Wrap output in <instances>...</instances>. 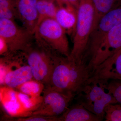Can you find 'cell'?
Segmentation results:
<instances>
[{
  "label": "cell",
  "instance_id": "cell-6",
  "mask_svg": "<svg viewBox=\"0 0 121 121\" xmlns=\"http://www.w3.org/2000/svg\"><path fill=\"white\" fill-rule=\"evenodd\" d=\"M56 53L37 43L36 45L32 44L22 52L30 67L33 78L43 84L45 87L50 86L54 56Z\"/></svg>",
  "mask_w": 121,
  "mask_h": 121
},
{
  "label": "cell",
  "instance_id": "cell-9",
  "mask_svg": "<svg viewBox=\"0 0 121 121\" xmlns=\"http://www.w3.org/2000/svg\"><path fill=\"white\" fill-rule=\"evenodd\" d=\"M121 23V4L104 15L91 33L83 58L86 64L92 57L106 35L113 28Z\"/></svg>",
  "mask_w": 121,
  "mask_h": 121
},
{
  "label": "cell",
  "instance_id": "cell-12",
  "mask_svg": "<svg viewBox=\"0 0 121 121\" xmlns=\"http://www.w3.org/2000/svg\"><path fill=\"white\" fill-rule=\"evenodd\" d=\"M121 80V48L96 68L90 81Z\"/></svg>",
  "mask_w": 121,
  "mask_h": 121
},
{
  "label": "cell",
  "instance_id": "cell-19",
  "mask_svg": "<svg viewBox=\"0 0 121 121\" xmlns=\"http://www.w3.org/2000/svg\"><path fill=\"white\" fill-rule=\"evenodd\" d=\"M18 18L15 0L0 1V19L15 20Z\"/></svg>",
  "mask_w": 121,
  "mask_h": 121
},
{
  "label": "cell",
  "instance_id": "cell-1",
  "mask_svg": "<svg viewBox=\"0 0 121 121\" xmlns=\"http://www.w3.org/2000/svg\"><path fill=\"white\" fill-rule=\"evenodd\" d=\"M92 74L86 64L56 53L49 86L74 99L89 82Z\"/></svg>",
  "mask_w": 121,
  "mask_h": 121
},
{
  "label": "cell",
  "instance_id": "cell-16",
  "mask_svg": "<svg viewBox=\"0 0 121 121\" xmlns=\"http://www.w3.org/2000/svg\"><path fill=\"white\" fill-rule=\"evenodd\" d=\"M93 4L94 17L91 31L103 17L121 4V2L119 0H93Z\"/></svg>",
  "mask_w": 121,
  "mask_h": 121
},
{
  "label": "cell",
  "instance_id": "cell-27",
  "mask_svg": "<svg viewBox=\"0 0 121 121\" xmlns=\"http://www.w3.org/2000/svg\"><path fill=\"white\" fill-rule=\"evenodd\" d=\"M119 1H120V2H121V0H119Z\"/></svg>",
  "mask_w": 121,
  "mask_h": 121
},
{
  "label": "cell",
  "instance_id": "cell-24",
  "mask_svg": "<svg viewBox=\"0 0 121 121\" xmlns=\"http://www.w3.org/2000/svg\"><path fill=\"white\" fill-rule=\"evenodd\" d=\"M56 0L58 1L59 2L67 3V4H71L77 9L79 6L80 1V0Z\"/></svg>",
  "mask_w": 121,
  "mask_h": 121
},
{
  "label": "cell",
  "instance_id": "cell-15",
  "mask_svg": "<svg viewBox=\"0 0 121 121\" xmlns=\"http://www.w3.org/2000/svg\"><path fill=\"white\" fill-rule=\"evenodd\" d=\"M58 121H101L102 118L91 112L84 106L76 102L58 117Z\"/></svg>",
  "mask_w": 121,
  "mask_h": 121
},
{
  "label": "cell",
  "instance_id": "cell-25",
  "mask_svg": "<svg viewBox=\"0 0 121 121\" xmlns=\"http://www.w3.org/2000/svg\"><path fill=\"white\" fill-rule=\"evenodd\" d=\"M47 0V1H53V0Z\"/></svg>",
  "mask_w": 121,
  "mask_h": 121
},
{
  "label": "cell",
  "instance_id": "cell-17",
  "mask_svg": "<svg viewBox=\"0 0 121 121\" xmlns=\"http://www.w3.org/2000/svg\"><path fill=\"white\" fill-rule=\"evenodd\" d=\"M36 7L38 14L37 25L41 21L46 18L55 19L58 9V5L56 0H38Z\"/></svg>",
  "mask_w": 121,
  "mask_h": 121
},
{
  "label": "cell",
  "instance_id": "cell-20",
  "mask_svg": "<svg viewBox=\"0 0 121 121\" xmlns=\"http://www.w3.org/2000/svg\"><path fill=\"white\" fill-rule=\"evenodd\" d=\"M105 121H121V104H111L105 109Z\"/></svg>",
  "mask_w": 121,
  "mask_h": 121
},
{
  "label": "cell",
  "instance_id": "cell-21",
  "mask_svg": "<svg viewBox=\"0 0 121 121\" xmlns=\"http://www.w3.org/2000/svg\"><path fill=\"white\" fill-rule=\"evenodd\" d=\"M108 87L117 103L121 104V80H109Z\"/></svg>",
  "mask_w": 121,
  "mask_h": 121
},
{
  "label": "cell",
  "instance_id": "cell-7",
  "mask_svg": "<svg viewBox=\"0 0 121 121\" xmlns=\"http://www.w3.org/2000/svg\"><path fill=\"white\" fill-rule=\"evenodd\" d=\"M11 54L1 58L0 61V86L16 89L23 83L33 79L27 62L25 63L19 56Z\"/></svg>",
  "mask_w": 121,
  "mask_h": 121
},
{
  "label": "cell",
  "instance_id": "cell-11",
  "mask_svg": "<svg viewBox=\"0 0 121 121\" xmlns=\"http://www.w3.org/2000/svg\"><path fill=\"white\" fill-rule=\"evenodd\" d=\"M121 48V23L108 33L97 49L86 63L93 73L98 66Z\"/></svg>",
  "mask_w": 121,
  "mask_h": 121
},
{
  "label": "cell",
  "instance_id": "cell-23",
  "mask_svg": "<svg viewBox=\"0 0 121 121\" xmlns=\"http://www.w3.org/2000/svg\"><path fill=\"white\" fill-rule=\"evenodd\" d=\"M9 54L8 47L6 41L2 37L0 36V55L5 56Z\"/></svg>",
  "mask_w": 121,
  "mask_h": 121
},
{
  "label": "cell",
  "instance_id": "cell-10",
  "mask_svg": "<svg viewBox=\"0 0 121 121\" xmlns=\"http://www.w3.org/2000/svg\"><path fill=\"white\" fill-rule=\"evenodd\" d=\"M73 99L51 87H45L41 104L32 115L58 117L66 111Z\"/></svg>",
  "mask_w": 121,
  "mask_h": 121
},
{
  "label": "cell",
  "instance_id": "cell-2",
  "mask_svg": "<svg viewBox=\"0 0 121 121\" xmlns=\"http://www.w3.org/2000/svg\"><path fill=\"white\" fill-rule=\"evenodd\" d=\"M108 83V80L103 79L89 81L74 99L91 112L104 119L107 106L118 103L109 91Z\"/></svg>",
  "mask_w": 121,
  "mask_h": 121
},
{
  "label": "cell",
  "instance_id": "cell-18",
  "mask_svg": "<svg viewBox=\"0 0 121 121\" xmlns=\"http://www.w3.org/2000/svg\"><path fill=\"white\" fill-rule=\"evenodd\" d=\"M44 88L43 84L33 79L24 83L16 89L31 97H39L41 96Z\"/></svg>",
  "mask_w": 121,
  "mask_h": 121
},
{
  "label": "cell",
  "instance_id": "cell-13",
  "mask_svg": "<svg viewBox=\"0 0 121 121\" xmlns=\"http://www.w3.org/2000/svg\"><path fill=\"white\" fill-rule=\"evenodd\" d=\"M18 18L24 27L34 34L38 19L37 4L38 0H15Z\"/></svg>",
  "mask_w": 121,
  "mask_h": 121
},
{
  "label": "cell",
  "instance_id": "cell-4",
  "mask_svg": "<svg viewBox=\"0 0 121 121\" xmlns=\"http://www.w3.org/2000/svg\"><path fill=\"white\" fill-rule=\"evenodd\" d=\"M66 33L55 19L47 18L37 25L34 35L37 43L69 58L70 52Z\"/></svg>",
  "mask_w": 121,
  "mask_h": 121
},
{
  "label": "cell",
  "instance_id": "cell-8",
  "mask_svg": "<svg viewBox=\"0 0 121 121\" xmlns=\"http://www.w3.org/2000/svg\"><path fill=\"white\" fill-rule=\"evenodd\" d=\"M34 34L18 26L15 20L0 19V36L7 43L10 54L23 52L32 44Z\"/></svg>",
  "mask_w": 121,
  "mask_h": 121
},
{
  "label": "cell",
  "instance_id": "cell-5",
  "mask_svg": "<svg viewBox=\"0 0 121 121\" xmlns=\"http://www.w3.org/2000/svg\"><path fill=\"white\" fill-rule=\"evenodd\" d=\"M42 100V96L31 97L17 89L5 86H1L0 88L1 104L5 112L13 118L31 116Z\"/></svg>",
  "mask_w": 121,
  "mask_h": 121
},
{
  "label": "cell",
  "instance_id": "cell-22",
  "mask_svg": "<svg viewBox=\"0 0 121 121\" xmlns=\"http://www.w3.org/2000/svg\"><path fill=\"white\" fill-rule=\"evenodd\" d=\"M12 120L17 121H58V117H49L39 115H32L25 117L13 118Z\"/></svg>",
  "mask_w": 121,
  "mask_h": 121
},
{
  "label": "cell",
  "instance_id": "cell-3",
  "mask_svg": "<svg viewBox=\"0 0 121 121\" xmlns=\"http://www.w3.org/2000/svg\"><path fill=\"white\" fill-rule=\"evenodd\" d=\"M94 17L93 0H80L78 9L73 44L69 58L78 63H82L92 30Z\"/></svg>",
  "mask_w": 121,
  "mask_h": 121
},
{
  "label": "cell",
  "instance_id": "cell-14",
  "mask_svg": "<svg viewBox=\"0 0 121 121\" xmlns=\"http://www.w3.org/2000/svg\"><path fill=\"white\" fill-rule=\"evenodd\" d=\"M56 1L58 9L55 19L66 31H73L75 33L78 9L71 4Z\"/></svg>",
  "mask_w": 121,
  "mask_h": 121
},
{
  "label": "cell",
  "instance_id": "cell-26",
  "mask_svg": "<svg viewBox=\"0 0 121 121\" xmlns=\"http://www.w3.org/2000/svg\"><path fill=\"white\" fill-rule=\"evenodd\" d=\"M4 0H0V1H4Z\"/></svg>",
  "mask_w": 121,
  "mask_h": 121
}]
</instances>
